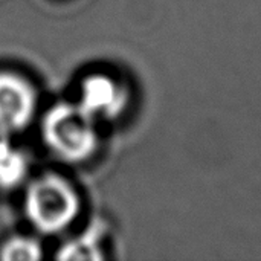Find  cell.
I'll use <instances>...</instances> for the list:
<instances>
[{
  "label": "cell",
  "mask_w": 261,
  "mask_h": 261,
  "mask_svg": "<svg viewBox=\"0 0 261 261\" xmlns=\"http://www.w3.org/2000/svg\"><path fill=\"white\" fill-rule=\"evenodd\" d=\"M93 119L80 104L54 106L43 121L44 141L61 158L83 161L96 147Z\"/></svg>",
  "instance_id": "obj_1"
},
{
  "label": "cell",
  "mask_w": 261,
  "mask_h": 261,
  "mask_svg": "<svg viewBox=\"0 0 261 261\" xmlns=\"http://www.w3.org/2000/svg\"><path fill=\"white\" fill-rule=\"evenodd\" d=\"M24 206L37 229L54 234L64 229L75 219L78 199L66 180L57 176H44L29 187Z\"/></svg>",
  "instance_id": "obj_2"
},
{
  "label": "cell",
  "mask_w": 261,
  "mask_h": 261,
  "mask_svg": "<svg viewBox=\"0 0 261 261\" xmlns=\"http://www.w3.org/2000/svg\"><path fill=\"white\" fill-rule=\"evenodd\" d=\"M34 110V89L17 75L0 73V132L14 133L24 128Z\"/></svg>",
  "instance_id": "obj_3"
},
{
  "label": "cell",
  "mask_w": 261,
  "mask_h": 261,
  "mask_svg": "<svg viewBox=\"0 0 261 261\" xmlns=\"http://www.w3.org/2000/svg\"><path fill=\"white\" fill-rule=\"evenodd\" d=\"M124 101L121 87L106 75H93L83 83L80 106L93 118L96 115L112 116L118 113Z\"/></svg>",
  "instance_id": "obj_4"
},
{
  "label": "cell",
  "mask_w": 261,
  "mask_h": 261,
  "mask_svg": "<svg viewBox=\"0 0 261 261\" xmlns=\"http://www.w3.org/2000/svg\"><path fill=\"white\" fill-rule=\"evenodd\" d=\"M28 171L24 154L8 141L0 139V188L9 190L18 185Z\"/></svg>",
  "instance_id": "obj_5"
},
{
  "label": "cell",
  "mask_w": 261,
  "mask_h": 261,
  "mask_svg": "<svg viewBox=\"0 0 261 261\" xmlns=\"http://www.w3.org/2000/svg\"><path fill=\"white\" fill-rule=\"evenodd\" d=\"M2 260L34 261L41 258V248L31 239H11L2 248Z\"/></svg>",
  "instance_id": "obj_6"
}]
</instances>
